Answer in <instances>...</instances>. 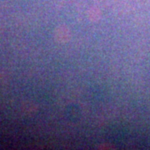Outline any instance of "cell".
Returning a JSON list of instances; mask_svg holds the SVG:
<instances>
[{
  "label": "cell",
  "instance_id": "6da1fadb",
  "mask_svg": "<svg viewBox=\"0 0 150 150\" xmlns=\"http://www.w3.org/2000/svg\"><path fill=\"white\" fill-rule=\"evenodd\" d=\"M69 36V31L65 27H60L56 30V38L58 41H66Z\"/></svg>",
  "mask_w": 150,
  "mask_h": 150
},
{
  "label": "cell",
  "instance_id": "7a4b0ae2",
  "mask_svg": "<svg viewBox=\"0 0 150 150\" xmlns=\"http://www.w3.org/2000/svg\"><path fill=\"white\" fill-rule=\"evenodd\" d=\"M92 15L93 17H90V19H94V20L96 21L100 18V11L96 8H93L89 11V16H92Z\"/></svg>",
  "mask_w": 150,
  "mask_h": 150
}]
</instances>
